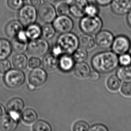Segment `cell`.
<instances>
[{
	"label": "cell",
	"instance_id": "6da1fadb",
	"mask_svg": "<svg viewBox=\"0 0 131 131\" xmlns=\"http://www.w3.org/2000/svg\"><path fill=\"white\" fill-rule=\"evenodd\" d=\"M91 64L94 70L99 73H110L116 69L119 66V57L113 51L101 52L92 57Z\"/></svg>",
	"mask_w": 131,
	"mask_h": 131
},
{
	"label": "cell",
	"instance_id": "7a4b0ae2",
	"mask_svg": "<svg viewBox=\"0 0 131 131\" xmlns=\"http://www.w3.org/2000/svg\"><path fill=\"white\" fill-rule=\"evenodd\" d=\"M56 45L63 54L71 55L78 48L79 38L76 34L71 32L61 34L57 39Z\"/></svg>",
	"mask_w": 131,
	"mask_h": 131
},
{
	"label": "cell",
	"instance_id": "3957f363",
	"mask_svg": "<svg viewBox=\"0 0 131 131\" xmlns=\"http://www.w3.org/2000/svg\"><path fill=\"white\" fill-rule=\"evenodd\" d=\"M102 26V21L98 15L83 16L80 22L81 30L85 34L89 35L98 34L101 30Z\"/></svg>",
	"mask_w": 131,
	"mask_h": 131
},
{
	"label": "cell",
	"instance_id": "277c9868",
	"mask_svg": "<svg viewBox=\"0 0 131 131\" xmlns=\"http://www.w3.org/2000/svg\"><path fill=\"white\" fill-rule=\"evenodd\" d=\"M4 74V82L10 88L20 87L25 82V74L21 70L11 69Z\"/></svg>",
	"mask_w": 131,
	"mask_h": 131
},
{
	"label": "cell",
	"instance_id": "5b68a950",
	"mask_svg": "<svg viewBox=\"0 0 131 131\" xmlns=\"http://www.w3.org/2000/svg\"><path fill=\"white\" fill-rule=\"evenodd\" d=\"M18 20L23 27L35 23L38 17V12L35 7L31 4L24 5L18 10Z\"/></svg>",
	"mask_w": 131,
	"mask_h": 131
},
{
	"label": "cell",
	"instance_id": "8992f818",
	"mask_svg": "<svg viewBox=\"0 0 131 131\" xmlns=\"http://www.w3.org/2000/svg\"><path fill=\"white\" fill-rule=\"evenodd\" d=\"M49 49L47 40L43 38L31 40L28 43L27 50L29 54L33 57H40L46 54Z\"/></svg>",
	"mask_w": 131,
	"mask_h": 131
},
{
	"label": "cell",
	"instance_id": "52a82bcc",
	"mask_svg": "<svg viewBox=\"0 0 131 131\" xmlns=\"http://www.w3.org/2000/svg\"><path fill=\"white\" fill-rule=\"evenodd\" d=\"M38 16L44 23H52L57 17L56 9L51 4L41 5L37 10Z\"/></svg>",
	"mask_w": 131,
	"mask_h": 131
},
{
	"label": "cell",
	"instance_id": "ba28073f",
	"mask_svg": "<svg viewBox=\"0 0 131 131\" xmlns=\"http://www.w3.org/2000/svg\"><path fill=\"white\" fill-rule=\"evenodd\" d=\"M52 23L56 31L60 34L71 32L74 27L72 20L68 15L57 16Z\"/></svg>",
	"mask_w": 131,
	"mask_h": 131
},
{
	"label": "cell",
	"instance_id": "9c48e42d",
	"mask_svg": "<svg viewBox=\"0 0 131 131\" xmlns=\"http://www.w3.org/2000/svg\"><path fill=\"white\" fill-rule=\"evenodd\" d=\"M112 50L118 55L128 53L131 48L129 39L124 36H119L114 39L112 45Z\"/></svg>",
	"mask_w": 131,
	"mask_h": 131
},
{
	"label": "cell",
	"instance_id": "30bf717a",
	"mask_svg": "<svg viewBox=\"0 0 131 131\" xmlns=\"http://www.w3.org/2000/svg\"><path fill=\"white\" fill-rule=\"evenodd\" d=\"M48 75L46 71L42 68H37L32 69L29 76V84L35 88L44 85L47 79Z\"/></svg>",
	"mask_w": 131,
	"mask_h": 131
},
{
	"label": "cell",
	"instance_id": "8fae6325",
	"mask_svg": "<svg viewBox=\"0 0 131 131\" xmlns=\"http://www.w3.org/2000/svg\"><path fill=\"white\" fill-rule=\"evenodd\" d=\"M113 35L108 30L100 31L96 35L95 42L99 47L108 49L112 46L114 40Z\"/></svg>",
	"mask_w": 131,
	"mask_h": 131
},
{
	"label": "cell",
	"instance_id": "7c38bea8",
	"mask_svg": "<svg viewBox=\"0 0 131 131\" xmlns=\"http://www.w3.org/2000/svg\"><path fill=\"white\" fill-rule=\"evenodd\" d=\"M89 2L87 0H73L70 5V14L75 18L83 17Z\"/></svg>",
	"mask_w": 131,
	"mask_h": 131
},
{
	"label": "cell",
	"instance_id": "4fadbf2b",
	"mask_svg": "<svg viewBox=\"0 0 131 131\" xmlns=\"http://www.w3.org/2000/svg\"><path fill=\"white\" fill-rule=\"evenodd\" d=\"M111 9L117 15L128 14L131 10V0H113L111 3Z\"/></svg>",
	"mask_w": 131,
	"mask_h": 131
},
{
	"label": "cell",
	"instance_id": "5bb4252c",
	"mask_svg": "<svg viewBox=\"0 0 131 131\" xmlns=\"http://www.w3.org/2000/svg\"><path fill=\"white\" fill-rule=\"evenodd\" d=\"M41 64L45 71H53L59 67V57L52 53L48 54L43 57Z\"/></svg>",
	"mask_w": 131,
	"mask_h": 131
},
{
	"label": "cell",
	"instance_id": "9a60e30c",
	"mask_svg": "<svg viewBox=\"0 0 131 131\" xmlns=\"http://www.w3.org/2000/svg\"><path fill=\"white\" fill-rule=\"evenodd\" d=\"M23 29V26L18 20H13L6 25L5 32L9 38L15 37L18 33Z\"/></svg>",
	"mask_w": 131,
	"mask_h": 131
},
{
	"label": "cell",
	"instance_id": "2e32d148",
	"mask_svg": "<svg viewBox=\"0 0 131 131\" xmlns=\"http://www.w3.org/2000/svg\"><path fill=\"white\" fill-rule=\"evenodd\" d=\"M18 121L11 117L8 114H5L0 118V130L2 131H12L16 129Z\"/></svg>",
	"mask_w": 131,
	"mask_h": 131
},
{
	"label": "cell",
	"instance_id": "e0dca14e",
	"mask_svg": "<svg viewBox=\"0 0 131 131\" xmlns=\"http://www.w3.org/2000/svg\"><path fill=\"white\" fill-rule=\"evenodd\" d=\"M74 62L71 55L63 54L59 58V67L62 72H68L72 70L74 67Z\"/></svg>",
	"mask_w": 131,
	"mask_h": 131
},
{
	"label": "cell",
	"instance_id": "ac0fdd59",
	"mask_svg": "<svg viewBox=\"0 0 131 131\" xmlns=\"http://www.w3.org/2000/svg\"><path fill=\"white\" fill-rule=\"evenodd\" d=\"M73 73L76 78L80 79L87 78L91 72L89 66L85 62L77 63L73 69Z\"/></svg>",
	"mask_w": 131,
	"mask_h": 131
},
{
	"label": "cell",
	"instance_id": "d6986e66",
	"mask_svg": "<svg viewBox=\"0 0 131 131\" xmlns=\"http://www.w3.org/2000/svg\"><path fill=\"white\" fill-rule=\"evenodd\" d=\"M25 32L29 40H34L41 38L42 36V27L36 23L26 27Z\"/></svg>",
	"mask_w": 131,
	"mask_h": 131
},
{
	"label": "cell",
	"instance_id": "ffe728a7",
	"mask_svg": "<svg viewBox=\"0 0 131 131\" xmlns=\"http://www.w3.org/2000/svg\"><path fill=\"white\" fill-rule=\"evenodd\" d=\"M24 107V103L20 97H14L11 99L7 103V112H14L21 114Z\"/></svg>",
	"mask_w": 131,
	"mask_h": 131
},
{
	"label": "cell",
	"instance_id": "44dd1931",
	"mask_svg": "<svg viewBox=\"0 0 131 131\" xmlns=\"http://www.w3.org/2000/svg\"><path fill=\"white\" fill-rule=\"evenodd\" d=\"M27 58L23 53H17L13 57V65L16 69L21 70L25 69L27 66Z\"/></svg>",
	"mask_w": 131,
	"mask_h": 131
},
{
	"label": "cell",
	"instance_id": "7402d4cb",
	"mask_svg": "<svg viewBox=\"0 0 131 131\" xmlns=\"http://www.w3.org/2000/svg\"><path fill=\"white\" fill-rule=\"evenodd\" d=\"M12 51L11 42L5 39H0V60L6 59L11 55Z\"/></svg>",
	"mask_w": 131,
	"mask_h": 131
},
{
	"label": "cell",
	"instance_id": "603a6c76",
	"mask_svg": "<svg viewBox=\"0 0 131 131\" xmlns=\"http://www.w3.org/2000/svg\"><path fill=\"white\" fill-rule=\"evenodd\" d=\"M20 118L25 124H32L37 121L38 115L35 110L29 108L23 112Z\"/></svg>",
	"mask_w": 131,
	"mask_h": 131
},
{
	"label": "cell",
	"instance_id": "cb8c5ba5",
	"mask_svg": "<svg viewBox=\"0 0 131 131\" xmlns=\"http://www.w3.org/2000/svg\"><path fill=\"white\" fill-rule=\"evenodd\" d=\"M28 41L20 39L17 37L13 38L11 42L12 50L16 53H23L27 50Z\"/></svg>",
	"mask_w": 131,
	"mask_h": 131
},
{
	"label": "cell",
	"instance_id": "d4e9b609",
	"mask_svg": "<svg viewBox=\"0 0 131 131\" xmlns=\"http://www.w3.org/2000/svg\"><path fill=\"white\" fill-rule=\"evenodd\" d=\"M79 46L85 49H90L94 47L95 41L91 35L85 34L79 38Z\"/></svg>",
	"mask_w": 131,
	"mask_h": 131
},
{
	"label": "cell",
	"instance_id": "484cf974",
	"mask_svg": "<svg viewBox=\"0 0 131 131\" xmlns=\"http://www.w3.org/2000/svg\"><path fill=\"white\" fill-rule=\"evenodd\" d=\"M117 76L120 80L125 82L131 81V66H122L117 70Z\"/></svg>",
	"mask_w": 131,
	"mask_h": 131
},
{
	"label": "cell",
	"instance_id": "4316f807",
	"mask_svg": "<svg viewBox=\"0 0 131 131\" xmlns=\"http://www.w3.org/2000/svg\"><path fill=\"white\" fill-rule=\"evenodd\" d=\"M56 31L51 23H45L42 27V38L46 40H49L53 38Z\"/></svg>",
	"mask_w": 131,
	"mask_h": 131
},
{
	"label": "cell",
	"instance_id": "83f0119b",
	"mask_svg": "<svg viewBox=\"0 0 131 131\" xmlns=\"http://www.w3.org/2000/svg\"><path fill=\"white\" fill-rule=\"evenodd\" d=\"M121 85V82L117 76L112 75L110 77L106 82V85L108 89L112 92H116L119 90Z\"/></svg>",
	"mask_w": 131,
	"mask_h": 131
},
{
	"label": "cell",
	"instance_id": "f1b7e54d",
	"mask_svg": "<svg viewBox=\"0 0 131 131\" xmlns=\"http://www.w3.org/2000/svg\"><path fill=\"white\" fill-rule=\"evenodd\" d=\"M88 52L86 50L83 48H78L73 53V58L77 63L84 62L88 57Z\"/></svg>",
	"mask_w": 131,
	"mask_h": 131
},
{
	"label": "cell",
	"instance_id": "f546056e",
	"mask_svg": "<svg viewBox=\"0 0 131 131\" xmlns=\"http://www.w3.org/2000/svg\"><path fill=\"white\" fill-rule=\"evenodd\" d=\"M33 131H51L52 128L48 122L44 121L39 120L34 123L32 126Z\"/></svg>",
	"mask_w": 131,
	"mask_h": 131
},
{
	"label": "cell",
	"instance_id": "4dcf8cb0",
	"mask_svg": "<svg viewBox=\"0 0 131 131\" xmlns=\"http://www.w3.org/2000/svg\"><path fill=\"white\" fill-rule=\"evenodd\" d=\"M57 14L59 15H68L70 14V5L66 2L59 4L56 8Z\"/></svg>",
	"mask_w": 131,
	"mask_h": 131
},
{
	"label": "cell",
	"instance_id": "1f68e13d",
	"mask_svg": "<svg viewBox=\"0 0 131 131\" xmlns=\"http://www.w3.org/2000/svg\"><path fill=\"white\" fill-rule=\"evenodd\" d=\"M7 5L14 10H18L24 5L23 0H7Z\"/></svg>",
	"mask_w": 131,
	"mask_h": 131
},
{
	"label": "cell",
	"instance_id": "d6a6232c",
	"mask_svg": "<svg viewBox=\"0 0 131 131\" xmlns=\"http://www.w3.org/2000/svg\"><path fill=\"white\" fill-rule=\"evenodd\" d=\"M89 124L83 121H79L76 123L73 127V130L74 131H89Z\"/></svg>",
	"mask_w": 131,
	"mask_h": 131
},
{
	"label": "cell",
	"instance_id": "836d02e7",
	"mask_svg": "<svg viewBox=\"0 0 131 131\" xmlns=\"http://www.w3.org/2000/svg\"><path fill=\"white\" fill-rule=\"evenodd\" d=\"M11 69V64L6 59L0 60V73L5 74Z\"/></svg>",
	"mask_w": 131,
	"mask_h": 131
},
{
	"label": "cell",
	"instance_id": "e575fe53",
	"mask_svg": "<svg viewBox=\"0 0 131 131\" xmlns=\"http://www.w3.org/2000/svg\"><path fill=\"white\" fill-rule=\"evenodd\" d=\"M98 9L93 4H89L85 9V15L88 16H94L97 15L98 13Z\"/></svg>",
	"mask_w": 131,
	"mask_h": 131
},
{
	"label": "cell",
	"instance_id": "d590c367",
	"mask_svg": "<svg viewBox=\"0 0 131 131\" xmlns=\"http://www.w3.org/2000/svg\"><path fill=\"white\" fill-rule=\"evenodd\" d=\"M41 64V60L36 57H32L29 60L27 66L31 69H34L40 67Z\"/></svg>",
	"mask_w": 131,
	"mask_h": 131
},
{
	"label": "cell",
	"instance_id": "8d00e7d4",
	"mask_svg": "<svg viewBox=\"0 0 131 131\" xmlns=\"http://www.w3.org/2000/svg\"><path fill=\"white\" fill-rule=\"evenodd\" d=\"M119 64L121 66H129L131 63V56L128 53L121 55L119 58Z\"/></svg>",
	"mask_w": 131,
	"mask_h": 131
},
{
	"label": "cell",
	"instance_id": "74e56055",
	"mask_svg": "<svg viewBox=\"0 0 131 131\" xmlns=\"http://www.w3.org/2000/svg\"><path fill=\"white\" fill-rule=\"evenodd\" d=\"M121 91L123 95L127 97H131V82H125L123 84Z\"/></svg>",
	"mask_w": 131,
	"mask_h": 131
},
{
	"label": "cell",
	"instance_id": "f35d334b",
	"mask_svg": "<svg viewBox=\"0 0 131 131\" xmlns=\"http://www.w3.org/2000/svg\"><path fill=\"white\" fill-rule=\"evenodd\" d=\"M89 131H108L107 128L104 125L101 124H95L89 128Z\"/></svg>",
	"mask_w": 131,
	"mask_h": 131
},
{
	"label": "cell",
	"instance_id": "ab89813d",
	"mask_svg": "<svg viewBox=\"0 0 131 131\" xmlns=\"http://www.w3.org/2000/svg\"><path fill=\"white\" fill-rule=\"evenodd\" d=\"M100 77V73L96 70L91 72L89 75V78L90 79L93 81H96L99 79Z\"/></svg>",
	"mask_w": 131,
	"mask_h": 131
},
{
	"label": "cell",
	"instance_id": "60d3db41",
	"mask_svg": "<svg viewBox=\"0 0 131 131\" xmlns=\"http://www.w3.org/2000/svg\"><path fill=\"white\" fill-rule=\"evenodd\" d=\"M52 53L53 54V55L58 57L63 54L61 50L60 49V48H59L58 46H57V45H56L53 47L52 49Z\"/></svg>",
	"mask_w": 131,
	"mask_h": 131
},
{
	"label": "cell",
	"instance_id": "b9f144b4",
	"mask_svg": "<svg viewBox=\"0 0 131 131\" xmlns=\"http://www.w3.org/2000/svg\"><path fill=\"white\" fill-rule=\"evenodd\" d=\"M113 0H95L98 5L102 6H105L111 4Z\"/></svg>",
	"mask_w": 131,
	"mask_h": 131
},
{
	"label": "cell",
	"instance_id": "7bdbcfd3",
	"mask_svg": "<svg viewBox=\"0 0 131 131\" xmlns=\"http://www.w3.org/2000/svg\"><path fill=\"white\" fill-rule=\"evenodd\" d=\"M30 3L31 5L37 8L41 5V0H30Z\"/></svg>",
	"mask_w": 131,
	"mask_h": 131
},
{
	"label": "cell",
	"instance_id": "ee69618b",
	"mask_svg": "<svg viewBox=\"0 0 131 131\" xmlns=\"http://www.w3.org/2000/svg\"><path fill=\"white\" fill-rule=\"evenodd\" d=\"M6 114L5 108L3 105L0 103V118Z\"/></svg>",
	"mask_w": 131,
	"mask_h": 131
},
{
	"label": "cell",
	"instance_id": "f6af8a7d",
	"mask_svg": "<svg viewBox=\"0 0 131 131\" xmlns=\"http://www.w3.org/2000/svg\"><path fill=\"white\" fill-rule=\"evenodd\" d=\"M127 20L128 25L131 28V10L128 13V16L127 17Z\"/></svg>",
	"mask_w": 131,
	"mask_h": 131
},
{
	"label": "cell",
	"instance_id": "bcb514c9",
	"mask_svg": "<svg viewBox=\"0 0 131 131\" xmlns=\"http://www.w3.org/2000/svg\"><path fill=\"white\" fill-rule=\"evenodd\" d=\"M44 3L52 4L55 2L56 0H42Z\"/></svg>",
	"mask_w": 131,
	"mask_h": 131
},
{
	"label": "cell",
	"instance_id": "7dc6e473",
	"mask_svg": "<svg viewBox=\"0 0 131 131\" xmlns=\"http://www.w3.org/2000/svg\"><path fill=\"white\" fill-rule=\"evenodd\" d=\"M28 88H29V90L32 91V90H35L36 88L35 87H34L33 85H31L29 84V85H28Z\"/></svg>",
	"mask_w": 131,
	"mask_h": 131
}]
</instances>
